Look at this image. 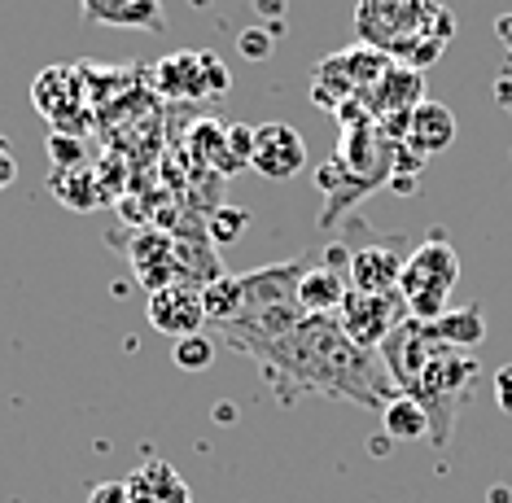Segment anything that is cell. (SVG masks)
Listing matches in <instances>:
<instances>
[{
    "instance_id": "obj_1",
    "label": "cell",
    "mask_w": 512,
    "mask_h": 503,
    "mask_svg": "<svg viewBox=\"0 0 512 503\" xmlns=\"http://www.w3.org/2000/svg\"><path fill=\"white\" fill-rule=\"evenodd\" d=\"M241 355H250L263 368V381L276 385L281 403L289 407L298 394H324V399H346L355 407H386L399 399L386 359L377 350L355 346L342 333V324L333 315H302L294 329L281 337L246 346Z\"/></svg>"
},
{
    "instance_id": "obj_2",
    "label": "cell",
    "mask_w": 512,
    "mask_h": 503,
    "mask_svg": "<svg viewBox=\"0 0 512 503\" xmlns=\"http://www.w3.org/2000/svg\"><path fill=\"white\" fill-rule=\"evenodd\" d=\"M377 355L386 359L399 394L416 399L429 412V447H447L456 434L460 407L469 403V390L477 381V359L469 350L438 342L429 324L412 320V315L381 342Z\"/></svg>"
},
{
    "instance_id": "obj_3",
    "label": "cell",
    "mask_w": 512,
    "mask_h": 503,
    "mask_svg": "<svg viewBox=\"0 0 512 503\" xmlns=\"http://www.w3.org/2000/svg\"><path fill=\"white\" fill-rule=\"evenodd\" d=\"M460 280V254L451 250L447 232L434 228L425 237V245H416L403 263V280H399V294L407 302V315L412 320H438L447 311V298Z\"/></svg>"
},
{
    "instance_id": "obj_4",
    "label": "cell",
    "mask_w": 512,
    "mask_h": 503,
    "mask_svg": "<svg viewBox=\"0 0 512 503\" xmlns=\"http://www.w3.org/2000/svg\"><path fill=\"white\" fill-rule=\"evenodd\" d=\"M333 320L342 324V333L351 337L355 346L381 350V342L407 320V302H403V294H359V289H351Z\"/></svg>"
},
{
    "instance_id": "obj_5",
    "label": "cell",
    "mask_w": 512,
    "mask_h": 503,
    "mask_svg": "<svg viewBox=\"0 0 512 503\" xmlns=\"http://www.w3.org/2000/svg\"><path fill=\"white\" fill-rule=\"evenodd\" d=\"M154 84L167 97H189V101H211L228 92V70L215 53H171L154 70Z\"/></svg>"
},
{
    "instance_id": "obj_6",
    "label": "cell",
    "mask_w": 512,
    "mask_h": 503,
    "mask_svg": "<svg viewBox=\"0 0 512 503\" xmlns=\"http://www.w3.org/2000/svg\"><path fill=\"white\" fill-rule=\"evenodd\" d=\"M79 97H84V88H79V70H71V66H49L44 75H36V84H31L36 110L53 123V132H62V136L84 132V127H79L84 119L75 114Z\"/></svg>"
},
{
    "instance_id": "obj_7",
    "label": "cell",
    "mask_w": 512,
    "mask_h": 503,
    "mask_svg": "<svg viewBox=\"0 0 512 503\" xmlns=\"http://www.w3.org/2000/svg\"><path fill=\"white\" fill-rule=\"evenodd\" d=\"M250 167L267 175V180H294L307 167V140H302L289 123H263L254 127V158Z\"/></svg>"
},
{
    "instance_id": "obj_8",
    "label": "cell",
    "mask_w": 512,
    "mask_h": 503,
    "mask_svg": "<svg viewBox=\"0 0 512 503\" xmlns=\"http://www.w3.org/2000/svg\"><path fill=\"white\" fill-rule=\"evenodd\" d=\"M149 311V324L167 337H193L202 333L206 324V307H202V289L197 285H167V289H154L145 302Z\"/></svg>"
},
{
    "instance_id": "obj_9",
    "label": "cell",
    "mask_w": 512,
    "mask_h": 503,
    "mask_svg": "<svg viewBox=\"0 0 512 503\" xmlns=\"http://www.w3.org/2000/svg\"><path fill=\"white\" fill-rule=\"evenodd\" d=\"M132 267H136V280H141L149 294L167 289V285H184L176 237H167V232H158V228H145L141 237L132 241Z\"/></svg>"
},
{
    "instance_id": "obj_10",
    "label": "cell",
    "mask_w": 512,
    "mask_h": 503,
    "mask_svg": "<svg viewBox=\"0 0 512 503\" xmlns=\"http://www.w3.org/2000/svg\"><path fill=\"white\" fill-rule=\"evenodd\" d=\"M403 254L394 245H364V250L351 254V267H346V280L359 294H399L403 280Z\"/></svg>"
},
{
    "instance_id": "obj_11",
    "label": "cell",
    "mask_w": 512,
    "mask_h": 503,
    "mask_svg": "<svg viewBox=\"0 0 512 503\" xmlns=\"http://www.w3.org/2000/svg\"><path fill=\"white\" fill-rule=\"evenodd\" d=\"M368 105L377 110V119H394V114H412L425 101V79L416 66H390L368 92Z\"/></svg>"
},
{
    "instance_id": "obj_12",
    "label": "cell",
    "mask_w": 512,
    "mask_h": 503,
    "mask_svg": "<svg viewBox=\"0 0 512 503\" xmlns=\"http://www.w3.org/2000/svg\"><path fill=\"white\" fill-rule=\"evenodd\" d=\"M84 18L97 27H127V31H167L162 0H84Z\"/></svg>"
},
{
    "instance_id": "obj_13",
    "label": "cell",
    "mask_w": 512,
    "mask_h": 503,
    "mask_svg": "<svg viewBox=\"0 0 512 503\" xmlns=\"http://www.w3.org/2000/svg\"><path fill=\"white\" fill-rule=\"evenodd\" d=\"M456 140V114L438 101H421L412 114H407V145L421 158L442 154V149Z\"/></svg>"
},
{
    "instance_id": "obj_14",
    "label": "cell",
    "mask_w": 512,
    "mask_h": 503,
    "mask_svg": "<svg viewBox=\"0 0 512 503\" xmlns=\"http://www.w3.org/2000/svg\"><path fill=\"white\" fill-rule=\"evenodd\" d=\"M127 495H132V503H193L189 482L167 460L141 464V469L127 477Z\"/></svg>"
},
{
    "instance_id": "obj_15",
    "label": "cell",
    "mask_w": 512,
    "mask_h": 503,
    "mask_svg": "<svg viewBox=\"0 0 512 503\" xmlns=\"http://www.w3.org/2000/svg\"><path fill=\"white\" fill-rule=\"evenodd\" d=\"M351 294V280L342 276V267H307L298 280V307L307 315H337V307Z\"/></svg>"
},
{
    "instance_id": "obj_16",
    "label": "cell",
    "mask_w": 512,
    "mask_h": 503,
    "mask_svg": "<svg viewBox=\"0 0 512 503\" xmlns=\"http://www.w3.org/2000/svg\"><path fill=\"white\" fill-rule=\"evenodd\" d=\"M407 5H412V0H359L355 18H359L364 44H377V49L394 44V27H399V18L407 14Z\"/></svg>"
},
{
    "instance_id": "obj_17",
    "label": "cell",
    "mask_w": 512,
    "mask_h": 503,
    "mask_svg": "<svg viewBox=\"0 0 512 503\" xmlns=\"http://www.w3.org/2000/svg\"><path fill=\"white\" fill-rule=\"evenodd\" d=\"M53 193L62 197V206H71V210H97V206L110 202L106 189H101L97 175H92L88 167H66V171H57V175H53Z\"/></svg>"
},
{
    "instance_id": "obj_18",
    "label": "cell",
    "mask_w": 512,
    "mask_h": 503,
    "mask_svg": "<svg viewBox=\"0 0 512 503\" xmlns=\"http://www.w3.org/2000/svg\"><path fill=\"white\" fill-rule=\"evenodd\" d=\"M429 333H434L438 342L456 346V350H469V346H482V337H486V320H482V315H477L473 307L442 311L438 320H429Z\"/></svg>"
},
{
    "instance_id": "obj_19",
    "label": "cell",
    "mask_w": 512,
    "mask_h": 503,
    "mask_svg": "<svg viewBox=\"0 0 512 503\" xmlns=\"http://www.w3.org/2000/svg\"><path fill=\"white\" fill-rule=\"evenodd\" d=\"M202 307H206V320L215 324H232L246 307V289H241V276H215L211 285H202Z\"/></svg>"
},
{
    "instance_id": "obj_20",
    "label": "cell",
    "mask_w": 512,
    "mask_h": 503,
    "mask_svg": "<svg viewBox=\"0 0 512 503\" xmlns=\"http://www.w3.org/2000/svg\"><path fill=\"white\" fill-rule=\"evenodd\" d=\"M381 420H386V434L390 438H399V442H407V438H429V412L416 399H407V394H399L386 412H381Z\"/></svg>"
},
{
    "instance_id": "obj_21",
    "label": "cell",
    "mask_w": 512,
    "mask_h": 503,
    "mask_svg": "<svg viewBox=\"0 0 512 503\" xmlns=\"http://www.w3.org/2000/svg\"><path fill=\"white\" fill-rule=\"evenodd\" d=\"M171 359H176V368H184V372H206L215 364V342L206 333L180 337V342L171 346Z\"/></svg>"
},
{
    "instance_id": "obj_22",
    "label": "cell",
    "mask_w": 512,
    "mask_h": 503,
    "mask_svg": "<svg viewBox=\"0 0 512 503\" xmlns=\"http://www.w3.org/2000/svg\"><path fill=\"white\" fill-rule=\"evenodd\" d=\"M246 224H250L246 210L219 206V215H211V224H206V237H211L215 245H232V241H241V228H246Z\"/></svg>"
},
{
    "instance_id": "obj_23",
    "label": "cell",
    "mask_w": 512,
    "mask_h": 503,
    "mask_svg": "<svg viewBox=\"0 0 512 503\" xmlns=\"http://www.w3.org/2000/svg\"><path fill=\"white\" fill-rule=\"evenodd\" d=\"M250 158H254V127L232 123L228 127V162H232V171L250 167Z\"/></svg>"
},
{
    "instance_id": "obj_24",
    "label": "cell",
    "mask_w": 512,
    "mask_h": 503,
    "mask_svg": "<svg viewBox=\"0 0 512 503\" xmlns=\"http://www.w3.org/2000/svg\"><path fill=\"white\" fill-rule=\"evenodd\" d=\"M49 154H53V162H57V171H66V167H84V149H79V136L53 132V136H49Z\"/></svg>"
},
{
    "instance_id": "obj_25",
    "label": "cell",
    "mask_w": 512,
    "mask_h": 503,
    "mask_svg": "<svg viewBox=\"0 0 512 503\" xmlns=\"http://www.w3.org/2000/svg\"><path fill=\"white\" fill-rule=\"evenodd\" d=\"M237 49H241V57H250V62H263V57L272 53V35L263 27H250V31L237 35Z\"/></svg>"
},
{
    "instance_id": "obj_26",
    "label": "cell",
    "mask_w": 512,
    "mask_h": 503,
    "mask_svg": "<svg viewBox=\"0 0 512 503\" xmlns=\"http://www.w3.org/2000/svg\"><path fill=\"white\" fill-rule=\"evenodd\" d=\"M88 503H132V495H127V482H101L92 486Z\"/></svg>"
},
{
    "instance_id": "obj_27",
    "label": "cell",
    "mask_w": 512,
    "mask_h": 503,
    "mask_svg": "<svg viewBox=\"0 0 512 503\" xmlns=\"http://www.w3.org/2000/svg\"><path fill=\"white\" fill-rule=\"evenodd\" d=\"M495 403L504 416H512V364H504L495 372Z\"/></svg>"
},
{
    "instance_id": "obj_28",
    "label": "cell",
    "mask_w": 512,
    "mask_h": 503,
    "mask_svg": "<svg viewBox=\"0 0 512 503\" xmlns=\"http://www.w3.org/2000/svg\"><path fill=\"white\" fill-rule=\"evenodd\" d=\"M495 40L504 44V57L512 62V14H499L495 18Z\"/></svg>"
},
{
    "instance_id": "obj_29",
    "label": "cell",
    "mask_w": 512,
    "mask_h": 503,
    "mask_svg": "<svg viewBox=\"0 0 512 503\" xmlns=\"http://www.w3.org/2000/svg\"><path fill=\"white\" fill-rule=\"evenodd\" d=\"M14 180H18V162H14L9 149H0V189H9Z\"/></svg>"
},
{
    "instance_id": "obj_30",
    "label": "cell",
    "mask_w": 512,
    "mask_h": 503,
    "mask_svg": "<svg viewBox=\"0 0 512 503\" xmlns=\"http://www.w3.org/2000/svg\"><path fill=\"white\" fill-rule=\"evenodd\" d=\"M495 105L512 114V79H508V75H499V79H495Z\"/></svg>"
},
{
    "instance_id": "obj_31",
    "label": "cell",
    "mask_w": 512,
    "mask_h": 503,
    "mask_svg": "<svg viewBox=\"0 0 512 503\" xmlns=\"http://www.w3.org/2000/svg\"><path fill=\"white\" fill-rule=\"evenodd\" d=\"M254 5H259V14H285V0H254Z\"/></svg>"
},
{
    "instance_id": "obj_32",
    "label": "cell",
    "mask_w": 512,
    "mask_h": 503,
    "mask_svg": "<svg viewBox=\"0 0 512 503\" xmlns=\"http://www.w3.org/2000/svg\"><path fill=\"white\" fill-rule=\"evenodd\" d=\"M0 149H9V140H5V136H0Z\"/></svg>"
}]
</instances>
